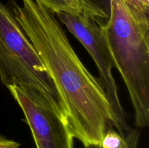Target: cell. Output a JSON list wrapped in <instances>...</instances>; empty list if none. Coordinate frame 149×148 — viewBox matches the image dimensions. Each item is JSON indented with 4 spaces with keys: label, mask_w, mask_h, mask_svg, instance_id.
I'll list each match as a JSON object with an SVG mask.
<instances>
[{
    "label": "cell",
    "mask_w": 149,
    "mask_h": 148,
    "mask_svg": "<svg viewBox=\"0 0 149 148\" xmlns=\"http://www.w3.org/2000/svg\"><path fill=\"white\" fill-rule=\"evenodd\" d=\"M55 14L59 12L80 14L86 13L92 17H106L104 10L93 0H34Z\"/></svg>",
    "instance_id": "obj_6"
},
{
    "label": "cell",
    "mask_w": 149,
    "mask_h": 148,
    "mask_svg": "<svg viewBox=\"0 0 149 148\" xmlns=\"http://www.w3.org/2000/svg\"><path fill=\"white\" fill-rule=\"evenodd\" d=\"M60 23L68 28L81 42L88 52L98 70L99 81L106 91L113 110L119 119L124 131H127L125 113L121 104L118 88L112 73L114 66L103 30V23L99 18L92 17L86 13L70 14L57 13Z\"/></svg>",
    "instance_id": "obj_4"
},
{
    "label": "cell",
    "mask_w": 149,
    "mask_h": 148,
    "mask_svg": "<svg viewBox=\"0 0 149 148\" xmlns=\"http://www.w3.org/2000/svg\"><path fill=\"white\" fill-rule=\"evenodd\" d=\"M114 66L127 88L135 125L149 124V20L135 16L124 0H110L109 18L103 24Z\"/></svg>",
    "instance_id": "obj_2"
},
{
    "label": "cell",
    "mask_w": 149,
    "mask_h": 148,
    "mask_svg": "<svg viewBox=\"0 0 149 148\" xmlns=\"http://www.w3.org/2000/svg\"><path fill=\"white\" fill-rule=\"evenodd\" d=\"M138 133L132 131L122 136L114 129L106 131L100 143L101 148H138Z\"/></svg>",
    "instance_id": "obj_7"
},
{
    "label": "cell",
    "mask_w": 149,
    "mask_h": 148,
    "mask_svg": "<svg viewBox=\"0 0 149 148\" xmlns=\"http://www.w3.org/2000/svg\"><path fill=\"white\" fill-rule=\"evenodd\" d=\"M124 1L135 16L149 20V0H124Z\"/></svg>",
    "instance_id": "obj_8"
},
{
    "label": "cell",
    "mask_w": 149,
    "mask_h": 148,
    "mask_svg": "<svg viewBox=\"0 0 149 148\" xmlns=\"http://www.w3.org/2000/svg\"><path fill=\"white\" fill-rule=\"evenodd\" d=\"M87 148H101L100 146H91V147H89Z\"/></svg>",
    "instance_id": "obj_10"
},
{
    "label": "cell",
    "mask_w": 149,
    "mask_h": 148,
    "mask_svg": "<svg viewBox=\"0 0 149 148\" xmlns=\"http://www.w3.org/2000/svg\"><path fill=\"white\" fill-rule=\"evenodd\" d=\"M7 89L24 114L36 148H74V136L61 119L36 104L17 87Z\"/></svg>",
    "instance_id": "obj_5"
},
{
    "label": "cell",
    "mask_w": 149,
    "mask_h": 148,
    "mask_svg": "<svg viewBox=\"0 0 149 148\" xmlns=\"http://www.w3.org/2000/svg\"><path fill=\"white\" fill-rule=\"evenodd\" d=\"M20 146L18 142L7 139L0 134V148H19Z\"/></svg>",
    "instance_id": "obj_9"
},
{
    "label": "cell",
    "mask_w": 149,
    "mask_h": 148,
    "mask_svg": "<svg viewBox=\"0 0 149 148\" xmlns=\"http://www.w3.org/2000/svg\"><path fill=\"white\" fill-rule=\"evenodd\" d=\"M22 2L8 0L7 4L49 71L74 138L87 148L100 146L109 129L125 136L106 91L77 56L56 15L34 0Z\"/></svg>",
    "instance_id": "obj_1"
},
{
    "label": "cell",
    "mask_w": 149,
    "mask_h": 148,
    "mask_svg": "<svg viewBox=\"0 0 149 148\" xmlns=\"http://www.w3.org/2000/svg\"><path fill=\"white\" fill-rule=\"evenodd\" d=\"M0 81L7 88L17 87L67 125L65 106L49 71L9 6L1 1Z\"/></svg>",
    "instance_id": "obj_3"
}]
</instances>
